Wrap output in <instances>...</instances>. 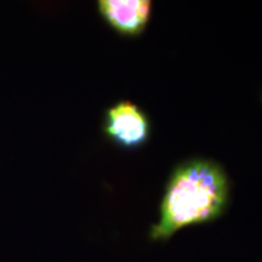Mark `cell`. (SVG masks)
Instances as JSON below:
<instances>
[{
  "instance_id": "cell-1",
  "label": "cell",
  "mask_w": 262,
  "mask_h": 262,
  "mask_svg": "<svg viewBox=\"0 0 262 262\" xmlns=\"http://www.w3.org/2000/svg\"><path fill=\"white\" fill-rule=\"evenodd\" d=\"M228 202L229 182L220 164L201 158L186 160L166 182L150 241L166 242L182 228L217 220Z\"/></svg>"
},
{
  "instance_id": "cell-2",
  "label": "cell",
  "mask_w": 262,
  "mask_h": 262,
  "mask_svg": "<svg viewBox=\"0 0 262 262\" xmlns=\"http://www.w3.org/2000/svg\"><path fill=\"white\" fill-rule=\"evenodd\" d=\"M103 131L107 139L123 149L143 147L150 136V122L146 112L131 101H119L104 113Z\"/></svg>"
},
{
  "instance_id": "cell-3",
  "label": "cell",
  "mask_w": 262,
  "mask_h": 262,
  "mask_svg": "<svg viewBox=\"0 0 262 262\" xmlns=\"http://www.w3.org/2000/svg\"><path fill=\"white\" fill-rule=\"evenodd\" d=\"M97 8L101 17L124 37L140 35L152 14L149 0H101Z\"/></svg>"
}]
</instances>
